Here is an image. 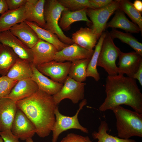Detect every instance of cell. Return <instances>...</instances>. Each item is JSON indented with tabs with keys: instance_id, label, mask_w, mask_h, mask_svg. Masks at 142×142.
Returning <instances> with one entry per match:
<instances>
[{
	"instance_id": "6da1fadb",
	"label": "cell",
	"mask_w": 142,
	"mask_h": 142,
	"mask_svg": "<svg viewBox=\"0 0 142 142\" xmlns=\"http://www.w3.org/2000/svg\"><path fill=\"white\" fill-rule=\"evenodd\" d=\"M105 89L106 96L99 107L100 111L113 110L117 106L124 104L142 114V94L136 79L124 75H108Z\"/></svg>"
},
{
	"instance_id": "7a4b0ae2",
	"label": "cell",
	"mask_w": 142,
	"mask_h": 142,
	"mask_svg": "<svg viewBox=\"0 0 142 142\" xmlns=\"http://www.w3.org/2000/svg\"><path fill=\"white\" fill-rule=\"evenodd\" d=\"M17 108L34 125L39 137L48 136L55 121L54 111L58 105L53 96L39 90L30 97L16 102Z\"/></svg>"
},
{
	"instance_id": "3957f363",
	"label": "cell",
	"mask_w": 142,
	"mask_h": 142,
	"mask_svg": "<svg viewBox=\"0 0 142 142\" xmlns=\"http://www.w3.org/2000/svg\"><path fill=\"white\" fill-rule=\"evenodd\" d=\"M116 119L118 137L129 139L134 136L142 137V114L119 106L112 110Z\"/></svg>"
},
{
	"instance_id": "277c9868",
	"label": "cell",
	"mask_w": 142,
	"mask_h": 142,
	"mask_svg": "<svg viewBox=\"0 0 142 142\" xmlns=\"http://www.w3.org/2000/svg\"><path fill=\"white\" fill-rule=\"evenodd\" d=\"M66 9H68L58 0L46 1L44 8V29L56 34L61 42L69 45L74 43L72 38L65 34L59 25L62 12Z\"/></svg>"
},
{
	"instance_id": "5b68a950",
	"label": "cell",
	"mask_w": 142,
	"mask_h": 142,
	"mask_svg": "<svg viewBox=\"0 0 142 142\" xmlns=\"http://www.w3.org/2000/svg\"><path fill=\"white\" fill-rule=\"evenodd\" d=\"M106 32L99 54L97 66L103 68L108 76H114L118 74V67L116 62L121 50L114 44L109 32L108 31Z\"/></svg>"
},
{
	"instance_id": "8992f818",
	"label": "cell",
	"mask_w": 142,
	"mask_h": 142,
	"mask_svg": "<svg viewBox=\"0 0 142 142\" xmlns=\"http://www.w3.org/2000/svg\"><path fill=\"white\" fill-rule=\"evenodd\" d=\"M87 103L86 99L83 100L79 104V108L76 114L72 116L62 114L59 111L58 106L57 107L54 111L55 121L52 131V142H57L58 138L61 133L71 129H78L85 133H89V130L87 128L81 125L78 118L80 111Z\"/></svg>"
},
{
	"instance_id": "52a82bcc",
	"label": "cell",
	"mask_w": 142,
	"mask_h": 142,
	"mask_svg": "<svg viewBox=\"0 0 142 142\" xmlns=\"http://www.w3.org/2000/svg\"><path fill=\"white\" fill-rule=\"evenodd\" d=\"M120 0H113L106 6L99 9L87 8V14L92 22L91 28L99 39L102 33L105 31L109 18L119 9Z\"/></svg>"
},
{
	"instance_id": "ba28073f",
	"label": "cell",
	"mask_w": 142,
	"mask_h": 142,
	"mask_svg": "<svg viewBox=\"0 0 142 142\" xmlns=\"http://www.w3.org/2000/svg\"><path fill=\"white\" fill-rule=\"evenodd\" d=\"M86 83L77 81L68 76L60 90L53 95L55 103L58 105L64 99H70L74 104L84 99Z\"/></svg>"
},
{
	"instance_id": "9c48e42d",
	"label": "cell",
	"mask_w": 142,
	"mask_h": 142,
	"mask_svg": "<svg viewBox=\"0 0 142 142\" xmlns=\"http://www.w3.org/2000/svg\"><path fill=\"white\" fill-rule=\"evenodd\" d=\"M11 130L14 135L23 140L32 138L36 132L33 123L23 112L18 108Z\"/></svg>"
},
{
	"instance_id": "30bf717a",
	"label": "cell",
	"mask_w": 142,
	"mask_h": 142,
	"mask_svg": "<svg viewBox=\"0 0 142 142\" xmlns=\"http://www.w3.org/2000/svg\"><path fill=\"white\" fill-rule=\"evenodd\" d=\"M71 62H59L54 60L40 65L36 67L42 73L50 77L53 81L63 84L68 76Z\"/></svg>"
},
{
	"instance_id": "8fae6325",
	"label": "cell",
	"mask_w": 142,
	"mask_h": 142,
	"mask_svg": "<svg viewBox=\"0 0 142 142\" xmlns=\"http://www.w3.org/2000/svg\"><path fill=\"white\" fill-rule=\"evenodd\" d=\"M0 42L11 48L20 58L32 63L33 56L31 49L9 30L0 32Z\"/></svg>"
},
{
	"instance_id": "7c38bea8",
	"label": "cell",
	"mask_w": 142,
	"mask_h": 142,
	"mask_svg": "<svg viewBox=\"0 0 142 142\" xmlns=\"http://www.w3.org/2000/svg\"><path fill=\"white\" fill-rule=\"evenodd\" d=\"M142 57L135 51L124 53L121 51L118 56V74H126L132 78L142 62Z\"/></svg>"
},
{
	"instance_id": "4fadbf2b",
	"label": "cell",
	"mask_w": 142,
	"mask_h": 142,
	"mask_svg": "<svg viewBox=\"0 0 142 142\" xmlns=\"http://www.w3.org/2000/svg\"><path fill=\"white\" fill-rule=\"evenodd\" d=\"M94 50L83 48L75 43L69 45L57 51L54 60L58 62H72L83 59H90Z\"/></svg>"
},
{
	"instance_id": "5bb4252c",
	"label": "cell",
	"mask_w": 142,
	"mask_h": 142,
	"mask_svg": "<svg viewBox=\"0 0 142 142\" xmlns=\"http://www.w3.org/2000/svg\"><path fill=\"white\" fill-rule=\"evenodd\" d=\"M31 49L33 56L32 64L36 67L54 60L58 51L53 45L40 39Z\"/></svg>"
},
{
	"instance_id": "9a60e30c",
	"label": "cell",
	"mask_w": 142,
	"mask_h": 142,
	"mask_svg": "<svg viewBox=\"0 0 142 142\" xmlns=\"http://www.w3.org/2000/svg\"><path fill=\"white\" fill-rule=\"evenodd\" d=\"M17 109L16 102L11 99H0V131L11 130Z\"/></svg>"
},
{
	"instance_id": "2e32d148",
	"label": "cell",
	"mask_w": 142,
	"mask_h": 142,
	"mask_svg": "<svg viewBox=\"0 0 142 142\" xmlns=\"http://www.w3.org/2000/svg\"><path fill=\"white\" fill-rule=\"evenodd\" d=\"M39 89L37 84L31 78L21 80L18 81L5 98L16 102L30 97Z\"/></svg>"
},
{
	"instance_id": "e0dca14e",
	"label": "cell",
	"mask_w": 142,
	"mask_h": 142,
	"mask_svg": "<svg viewBox=\"0 0 142 142\" xmlns=\"http://www.w3.org/2000/svg\"><path fill=\"white\" fill-rule=\"evenodd\" d=\"M45 0H27L25 4L27 21L35 23L44 29L45 22L44 16Z\"/></svg>"
},
{
	"instance_id": "ac0fdd59",
	"label": "cell",
	"mask_w": 142,
	"mask_h": 142,
	"mask_svg": "<svg viewBox=\"0 0 142 142\" xmlns=\"http://www.w3.org/2000/svg\"><path fill=\"white\" fill-rule=\"evenodd\" d=\"M9 30L31 49L36 44L39 39L34 30L25 21L15 25Z\"/></svg>"
},
{
	"instance_id": "d6986e66",
	"label": "cell",
	"mask_w": 142,
	"mask_h": 142,
	"mask_svg": "<svg viewBox=\"0 0 142 142\" xmlns=\"http://www.w3.org/2000/svg\"><path fill=\"white\" fill-rule=\"evenodd\" d=\"M25 5L14 10L8 9L0 16V32L9 30L15 25L26 20Z\"/></svg>"
},
{
	"instance_id": "ffe728a7",
	"label": "cell",
	"mask_w": 142,
	"mask_h": 142,
	"mask_svg": "<svg viewBox=\"0 0 142 142\" xmlns=\"http://www.w3.org/2000/svg\"><path fill=\"white\" fill-rule=\"evenodd\" d=\"M31 66L33 71L31 78L37 84L39 90L52 96L60 90L63 84L49 79L40 73L32 63Z\"/></svg>"
},
{
	"instance_id": "44dd1931",
	"label": "cell",
	"mask_w": 142,
	"mask_h": 142,
	"mask_svg": "<svg viewBox=\"0 0 142 142\" xmlns=\"http://www.w3.org/2000/svg\"><path fill=\"white\" fill-rule=\"evenodd\" d=\"M72 41L81 47L89 50H93L99 39L92 28L81 27L72 34Z\"/></svg>"
},
{
	"instance_id": "7402d4cb",
	"label": "cell",
	"mask_w": 142,
	"mask_h": 142,
	"mask_svg": "<svg viewBox=\"0 0 142 142\" xmlns=\"http://www.w3.org/2000/svg\"><path fill=\"white\" fill-rule=\"evenodd\" d=\"M87 8H85L76 11H71L68 9L63 11L59 22V26L62 30H69L73 23L78 21H84L88 24H92V22L87 17Z\"/></svg>"
},
{
	"instance_id": "603a6c76",
	"label": "cell",
	"mask_w": 142,
	"mask_h": 142,
	"mask_svg": "<svg viewBox=\"0 0 142 142\" xmlns=\"http://www.w3.org/2000/svg\"><path fill=\"white\" fill-rule=\"evenodd\" d=\"M115 12L114 17L107 23L106 29L109 28L112 29L118 28L127 32L133 33H138L141 32L138 26L130 21L126 17L124 12L119 9Z\"/></svg>"
},
{
	"instance_id": "cb8c5ba5",
	"label": "cell",
	"mask_w": 142,
	"mask_h": 142,
	"mask_svg": "<svg viewBox=\"0 0 142 142\" xmlns=\"http://www.w3.org/2000/svg\"><path fill=\"white\" fill-rule=\"evenodd\" d=\"M32 74L31 63L19 58L6 76L13 80L19 81L31 78Z\"/></svg>"
},
{
	"instance_id": "d4e9b609",
	"label": "cell",
	"mask_w": 142,
	"mask_h": 142,
	"mask_svg": "<svg viewBox=\"0 0 142 142\" xmlns=\"http://www.w3.org/2000/svg\"><path fill=\"white\" fill-rule=\"evenodd\" d=\"M25 21L34 30L39 39L51 44L58 51L69 45L61 42L56 34L40 27L35 23Z\"/></svg>"
},
{
	"instance_id": "484cf974",
	"label": "cell",
	"mask_w": 142,
	"mask_h": 142,
	"mask_svg": "<svg viewBox=\"0 0 142 142\" xmlns=\"http://www.w3.org/2000/svg\"><path fill=\"white\" fill-rule=\"evenodd\" d=\"M19 58L12 49L1 43L0 45V74L6 76Z\"/></svg>"
},
{
	"instance_id": "4316f807",
	"label": "cell",
	"mask_w": 142,
	"mask_h": 142,
	"mask_svg": "<svg viewBox=\"0 0 142 142\" xmlns=\"http://www.w3.org/2000/svg\"><path fill=\"white\" fill-rule=\"evenodd\" d=\"M90 59H83L71 62L68 76L79 82L85 81L87 77V69Z\"/></svg>"
},
{
	"instance_id": "83f0119b",
	"label": "cell",
	"mask_w": 142,
	"mask_h": 142,
	"mask_svg": "<svg viewBox=\"0 0 142 142\" xmlns=\"http://www.w3.org/2000/svg\"><path fill=\"white\" fill-rule=\"evenodd\" d=\"M106 31L103 32L99 39L95 47L93 55L90 59L87 69V77L93 78L96 81L100 79V74L97 67L98 60L103 42L106 34Z\"/></svg>"
},
{
	"instance_id": "f1b7e54d",
	"label": "cell",
	"mask_w": 142,
	"mask_h": 142,
	"mask_svg": "<svg viewBox=\"0 0 142 142\" xmlns=\"http://www.w3.org/2000/svg\"><path fill=\"white\" fill-rule=\"evenodd\" d=\"M109 130L108 124L106 120L101 121L98 131H94L92 134L94 139H97L98 142H137L132 139H124L113 136L107 133Z\"/></svg>"
},
{
	"instance_id": "f546056e",
	"label": "cell",
	"mask_w": 142,
	"mask_h": 142,
	"mask_svg": "<svg viewBox=\"0 0 142 142\" xmlns=\"http://www.w3.org/2000/svg\"><path fill=\"white\" fill-rule=\"evenodd\" d=\"M111 38H117L125 43L133 49L135 52L142 56V44L132 34L129 33H124L115 29H112L109 32Z\"/></svg>"
},
{
	"instance_id": "4dcf8cb0",
	"label": "cell",
	"mask_w": 142,
	"mask_h": 142,
	"mask_svg": "<svg viewBox=\"0 0 142 142\" xmlns=\"http://www.w3.org/2000/svg\"><path fill=\"white\" fill-rule=\"evenodd\" d=\"M119 9L126 13L133 22L138 26L142 33V17L141 13L134 7L133 3L128 0H120Z\"/></svg>"
},
{
	"instance_id": "1f68e13d",
	"label": "cell",
	"mask_w": 142,
	"mask_h": 142,
	"mask_svg": "<svg viewBox=\"0 0 142 142\" xmlns=\"http://www.w3.org/2000/svg\"><path fill=\"white\" fill-rule=\"evenodd\" d=\"M64 7L71 11H76L85 8L94 9L89 0H58Z\"/></svg>"
},
{
	"instance_id": "d6a6232c",
	"label": "cell",
	"mask_w": 142,
	"mask_h": 142,
	"mask_svg": "<svg viewBox=\"0 0 142 142\" xmlns=\"http://www.w3.org/2000/svg\"><path fill=\"white\" fill-rule=\"evenodd\" d=\"M18 81L12 80L6 76L0 77V99L8 95Z\"/></svg>"
},
{
	"instance_id": "836d02e7",
	"label": "cell",
	"mask_w": 142,
	"mask_h": 142,
	"mask_svg": "<svg viewBox=\"0 0 142 142\" xmlns=\"http://www.w3.org/2000/svg\"><path fill=\"white\" fill-rule=\"evenodd\" d=\"M60 142H93L88 136H84L73 133L68 134Z\"/></svg>"
},
{
	"instance_id": "e575fe53",
	"label": "cell",
	"mask_w": 142,
	"mask_h": 142,
	"mask_svg": "<svg viewBox=\"0 0 142 142\" xmlns=\"http://www.w3.org/2000/svg\"><path fill=\"white\" fill-rule=\"evenodd\" d=\"M0 135L4 142H19V139L12 134L11 130L0 131Z\"/></svg>"
},
{
	"instance_id": "d590c367",
	"label": "cell",
	"mask_w": 142,
	"mask_h": 142,
	"mask_svg": "<svg viewBox=\"0 0 142 142\" xmlns=\"http://www.w3.org/2000/svg\"><path fill=\"white\" fill-rule=\"evenodd\" d=\"M8 9H17L24 5L27 0H6Z\"/></svg>"
},
{
	"instance_id": "8d00e7d4",
	"label": "cell",
	"mask_w": 142,
	"mask_h": 142,
	"mask_svg": "<svg viewBox=\"0 0 142 142\" xmlns=\"http://www.w3.org/2000/svg\"><path fill=\"white\" fill-rule=\"evenodd\" d=\"M94 9H99L106 6L110 3L112 0H89Z\"/></svg>"
},
{
	"instance_id": "74e56055",
	"label": "cell",
	"mask_w": 142,
	"mask_h": 142,
	"mask_svg": "<svg viewBox=\"0 0 142 142\" xmlns=\"http://www.w3.org/2000/svg\"><path fill=\"white\" fill-rule=\"evenodd\" d=\"M132 78L136 80L137 79L140 85L142 86V62L140 63L138 69Z\"/></svg>"
},
{
	"instance_id": "f35d334b",
	"label": "cell",
	"mask_w": 142,
	"mask_h": 142,
	"mask_svg": "<svg viewBox=\"0 0 142 142\" xmlns=\"http://www.w3.org/2000/svg\"><path fill=\"white\" fill-rule=\"evenodd\" d=\"M8 10L6 0H0V14H3Z\"/></svg>"
},
{
	"instance_id": "ab89813d",
	"label": "cell",
	"mask_w": 142,
	"mask_h": 142,
	"mask_svg": "<svg viewBox=\"0 0 142 142\" xmlns=\"http://www.w3.org/2000/svg\"><path fill=\"white\" fill-rule=\"evenodd\" d=\"M133 4L135 8L139 12H142V1L140 0H135Z\"/></svg>"
},
{
	"instance_id": "60d3db41",
	"label": "cell",
	"mask_w": 142,
	"mask_h": 142,
	"mask_svg": "<svg viewBox=\"0 0 142 142\" xmlns=\"http://www.w3.org/2000/svg\"><path fill=\"white\" fill-rule=\"evenodd\" d=\"M26 142H34L32 138L27 139L26 140Z\"/></svg>"
},
{
	"instance_id": "b9f144b4",
	"label": "cell",
	"mask_w": 142,
	"mask_h": 142,
	"mask_svg": "<svg viewBox=\"0 0 142 142\" xmlns=\"http://www.w3.org/2000/svg\"><path fill=\"white\" fill-rule=\"evenodd\" d=\"M0 142H4L3 139L1 136H0Z\"/></svg>"
},
{
	"instance_id": "7bdbcfd3",
	"label": "cell",
	"mask_w": 142,
	"mask_h": 142,
	"mask_svg": "<svg viewBox=\"0 0 142 142\" xmlns=\"http://www.w3.org/2000/svg\"><path fill=\"white\" fill-rule=\"evenodd\" d=\"M1 43L0 42V45H1Z\"/></svg>"
}]
</instances>
